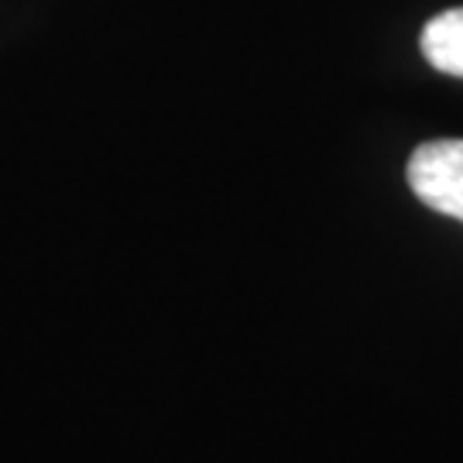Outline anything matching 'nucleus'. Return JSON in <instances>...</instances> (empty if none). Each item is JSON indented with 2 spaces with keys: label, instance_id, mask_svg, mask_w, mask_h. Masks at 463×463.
I'll list each match as a JSON object with an SVG mask.
<instances>
[{
  "label": "nucleus",
  "instance_id": "f257e3e1",
  "mask_svg": "<svg viewBox=\"0 0 463 463\" xmlns=\"http://www.w3.org/2000/svg\"><path fill=\"white\" fill-rule=\"evenodd\" d=\"M409 185L430 210L463 223V137L426 141L409 158Z\"/></svg>",
  "mask_w": 463,
  "mask_h": 463
},
{
  "label": "nucleus",
  "instance_id": "f03ea898",
  "mask_svg": "<svg viewBox=\"0 0 463 463\" xmlns=\"http://www.w3.org/2000/svg\"><path fill=\"white\" fill-rule=\"evenodd\" d=\"M419 49L436 72L463 80V7H449L426 21Z\"/></svg>",
  "mask_w": 463,
  "mask_h": 463
}]
</instances>
